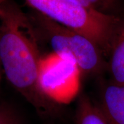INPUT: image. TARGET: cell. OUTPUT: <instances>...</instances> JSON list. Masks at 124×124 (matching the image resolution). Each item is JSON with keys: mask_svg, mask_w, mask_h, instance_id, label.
<instances>
[{"mask_svg": "<svg viewBox=\"0 0 124 124\" xmlns=\"http://www.w3.org/2000/svg\"><path fill=\"white\" fill-rule=\"evenodd\" d=\"M41 56L35 24L17 3L0 6V62L10 84L42 116H53L57 104L42 93L39 85Z\"/></svg>", "mask_w": 124, "mask_h": 124, "instance_id": "6da1fadb", "label": "cell"}, {"mask_svg": "<svg viewBox=\"0 0 124 124\" xmlns=\"http://www.w3.org/2000/svg\"><path fill=\"white\" fill-rule=\"evenodd\" d=\"M75 121L77 124H109L97 103L85 94H81L78 99Z\"/></svg>", "mask_w": 124, "mask_h": 124, "instance_id": "52a82bcc", "label": "cell"}, {"mask_svg": "<svg viewBox=\"0 0 124 124\" xmlns=\"http://www.w3.org/2000/svg\"><path fill=\"white\" fill-rule=\"evenodd\" d=\"M1 62H0V81H1Z\"/></svg>", "mask_w": 124, "mask_h": 124, "instance_id": "8fae6325", "label": "cell"}, {"mask_svg": "<svg viewBox=\"0 0 124 124\" xmlns=\"http://www.w3.org/2000/svg\"><path fill=\"white\" fill-rule=\"evenodd\" d=\"M30 18L48 39L54 53L73 59L81 75H97L103 70L106 66L103 54L97 46L85 36L37 11Z\"/></svg>", "mask_w": 124, "mask_h": 124, "instance_id": "3957f363", "label": "cell"}, {"mask_svg": "<svg viewBox=\"0 0 124 124\" xmlns=\"http://www.w3.org/2000/svg\"><path fill=\"white\" fill-rule=\"evenodd\" d=\"M6 1L7 0H0V6L2 4H4L5 1Z\"/></svg>", "mask_w": 124, "mask_h": 124, "instance_id": "30bf717a", "label": "cell"}, {"mask_svg": "<svg viewBox=\"0 0 124 124\" xmlns=\"http://www.w3.org/2000/svg\"><path fill=\"white\" fill-rule=\"evenodd\" d=\"M78 4L81 5L88 8L96 10L102 13L103 10L108 7L113 0H72Z\"/></svg>", "mask_w": 124, "mask_h": 124, "instance_id": "9c48e42d", "label": "cell"}, {"mask_svg": "<svg viewBox=\"0 0 124 124\" xmlns=\"http://www.w3.org/2000/svg\"><path fill=\"white\" fill-rule=\"evenodd\" d=\"M81 75L73 59L53 52L41 59L39 88L50 101L57 104L68 103L79 92Z\"/></svg>", "mask_w": 124, "mask_h": 124, "instance_id": "277c9868", "label": "cell"}, {"mask_svg": "<svg viewBox=\"0 0 124 124\" xmlns=\"http://www.w3.org/2000/svg\"><path fill=\"white\" fill-rule=\"evenodd\" d=\"M0 124H23L22 118L13 107L0 103Z\"/></svg>", "mask_w": 124, "mask_h": 124, "instance_id": "ba28073f", "label": "cell"}, {"mask_svg": "<svg viewBox=\"0 0 124 124\" xmlns=\"http://www.w3.org/2000/svg\"><path fill=\"white\" fill-rule=\"evenodd\" d=\"M109 57L112 82L124 85V22H120L116 30Z\"/></svg>", "mask_w": 124, "mask_h": 124, "instance_id": "8992f818", "label": "cell"}, {"mask_svg": "<svg viewBox=\"0 0 124 124\" xmlns=\"http://www.w3.org/2000/svg\"><path fill=\"white\" fill-rule=\"evenodd\" d=\"M109 124H124V85H105L97 103Z\"/></svg>", "mask_w": 124, "mask_h": 124, "instance_id": "5b68a950", "label": "cell"}, {"mask_svg": "<svg viewBox=\"0 0 124 124\" xmlns=\"http://www.w3.org/2000/svg\"><path fill=\"white\" fill-rule=\"evenodd\" d=\"M35 11L63 26L85 36L110 54L112 43L120 20L106 13L88 8L72 0H26Z\"/></svg>", "mask_w": 124, "mask_h": 124, "instance_id": "7a4b0ae2", "label": "cell"}]
</instances>
